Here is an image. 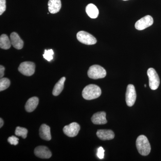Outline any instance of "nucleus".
<instances>
[{
  "label": "nucleus",
  "mask_w": 161,
  "mask_h": 161,
  "mask_svg": "<svg viewBox=\"0 0 161 161\" xmlns=\"http://www.w3.org/2000/svg\"><path fill=\"white\" fill-rule=\"evenodd\" d=\"M80 130V126L79 124L76 122H73L69 125L65 126L63 128L64 133L68 136L73 137L78 135Z\"/></svg>",
  "instance_id": "9"
},
{
  "label": "nucleus",
  "mask_w": 161,
  "mask_h": 161,
  "mask_svg": "<svg viewBox=\"0 0 161 161\" xmlns=\"http://www.w3.org/2000/svg\"><path fill=\"white\" fill-rule=\"evenodd\" d=\"M104 150L103 148L102 147H99L98 150V152H97V156L100 159H102L103 158L104 155Z\"/></svg>",
  "instance_id": "25"
},
{
  "label": "nucleus",
  "mask_w": 161,
  "mask_h": 161,
  "mask_svg": "<svg viewBox=\"0 0 161 161\" xmlns=\"http://www.w3.org/2000/svg\"><path fill=\"white\" fill-rule=\"evenodd\" d=\"M11 43L8 36L6 34L1 35L0 37V47L2 49H8L11 47Z\"/></svg>",
  "instance_id": "19"
},
{
  "label": "nucleus",
  "mask_w": 161,
  "mask_h": 161,
  "mask_svg": "<svg viewBox=\"0 0 161 161\" xmlns=\"http://www.w3.org/2000/svg\"><path fill=\"white\" fill-rule=\"evenodd\" d=\"M153 23V19L151 16L147 15L138 20L135 23L136 29L138 30H143L151 26Z\"/></svg>",
  "instance_id": "8"
},
{
  "label": "nucleus",
  "mask_w": 161,
  "mask_h": 161,
  "mask_svg": "<svg viewBox=\"0 0 161 161\" xmlns=\"http://www.w3.org/2000/svg\"><path fill=\"white\" fill-rule=\"evenodd\" d=\"M97 136L102 140H110L115 137L114 132L111 130H98L96 133Z\"/></svg>",
  "instance_id": "13"
},
{
  "label": "nucleus",
  "mask_w": 161,
  "mask_h": 161,
  "mask_svg": "<svg viewBox=\"0 0 161 161\" xmlns=\"http://www.w3.org/2000/svg\"><path fill=\"white\" fill-rule=\"evenodd\" d=\"M65 80H66V78L65 77H62L56 84L53 91V94L54 96H58L63 91Z\"/></svg>",
  "instance_id": "18"
},
{
  "label": "nucleus",
  "mask_w": 161,
  "mask_h": 161,
  "mask_svg": "<svg viewBox=\"0 0 161 161\" xmlns=\"http://www.w3.org/2000/svg\"><path fill=\"white\" fill-rule=\"evenodd\" d=\"M10 84V80L8 78H1L0 80V91H4L8 88Z\"/></svg>",
  "instance_id": "21"
},
{
  "label": "nucleus",
  "mask_w": 161,
  "mask_h": 161,
  "mask_svg": "<svg viewBox=\"0 0 161 161\" xmlns=\"http://www.w3.org/2000/svg\"><path fill=\"white\" fill-rule=\"evenodd\" d=\"M5 68L3 65L0 66V77L3 78L4 75V71H5Z\"/></svg>",
  "instance_id": "26"
},
{
  "label": "nucleus",
  "mask_w": 161,
  "mask_h": 161,
  "mask_svg": "<svg viewBox=\"0 0 161 161\" xmlns=\"http://www.w3.org/2000/svg\"><path fill=\"white\" fill-rule=\"evenodd\" d=\"M36 65L33 62L25 61L20 64L18 70L23 75L31 76L34 74Z\"/></svg>",
  "instance_id": "6"
},
{
  "label": "nucleus",
  "mask_w": 161,
  "mask_h": 161,
  "mask_svg": "<svg viewBox=\"0 0 161 161\" xmlns=\"http://www.w3.org/2000/svg\"><path fill=\"white\" fill-rule=\"evenodd\" d=\"M6 10V0H0V15H2Z\"/></svg>",
  "instance_id": "24"
},
{
  "label": "nucleus",
  "mask_w": 161,
  "mask_h": 161,
  "mask_svg": "<svg viewBox=\"0 0 161 161\" xmlns=\"http://www.w3.org/2000/svg\"><path fill=\"white\" fill-rule=\"evenodd\" d=\"M0 122H1V124H0V128H2L3 126V125H4V121H3V119L2 118L0 119Z\"/></svg>",
  "instance_id": "27"
},
{
  "label": "nucleus",
  "mask_w": 161,
  "mask_h": 161,
  "mask_svg": "<svg viewBox=\"0 0 161 161\" xmlns=\"http://www.w3.org/2000/svg\"><path fill=\"white\" fill-rule=\"evenodd\" d=\"M28 130L26 128L17 127L16 129L15 134L18 136H22V138L25 139L27 136Z\"/></svg>",
  "instance_id": "20"
},
{
  "label": "nucleus",
  "mask_w": 161,
  "mask_h": 161,
  "mask_svg": "<svg viewBox=\"0 0 161 161\" xmlns=\"http://www.w3.org/2000/svg\"><path fill=\"white\" fill-rule=\"evenodd\" d=\"M77 38L80 43L86 45H94L97 43L96 38L86 31L78 32L77 34Z\"/></svg>",
  "instance_id": "5"
},
{
  "label": "nucleus",
  "mask_w": 161,
  "mask_h": 161,
  "mask_svg": "<svg viewBox=\"0 0 161 161\" xmlns=\"http://www.w3.org/2000/svg\"><path fill=\"white\" fill-rule=\"evenodd\" d=\"M136 147L140 154L142 156H147L150 153L151 147L147 136L140 135L136 140Z\"/></svg>",
  "instance_id": "2"
},
{
  "label": "nucleus",
  "mask_w": 161,
  "mask_h": 161,
  "mask_svg": "<svg viewBox=\"0 0 161 161\" xmlns=\"http://www.w3.org/2000/svg\"><path fill=\"white\" fill-rule=\"evenodd\" d=\"M144 86H145V87H146L147 86V85H144Z\"/></svg>",
  "instance_id": "28"
},
{
  "label": "nucleus",
  "mask_w": 161,
  "mask_h": 161,
  "mask_svg": "<svg viewBox=\"0 0 161 161\" xmlns=\"http://www.w3.org/2000/svg\"><path fill=\"white\" fill-rule=\"evenodd\" d=\"M147 75L150 89L152 90L157 89L160 84V79L155 70L152 68L149 69L147 70Z\"/></svg>",
  "instance_id": "4"
},
{
  "label": "nucleus",
  "mask_w": 161,
  "mask_h": 161,
  "mask_svg": "<svg viewBox=\"0 0 161 161\" xmlns=\"http://www.w3.org/2000/svg\"><path fill=\"white\" fill-rule=\"evenodd\" d=\"M48 10L53 14L57 13L60 11L61 7L60 0H49L48 3Z\"/></svg>",
  "instance_id": "15"
},
{
  "label": "nucleus",
  "mask_w": 161,
  "mask_h": 161,
  "mask_svg": "<svg viewBox=\"0 0 161 161\" xmlns=\"http://www.w3.org/2000/svg\"><path fill=\"white\" fill-rule=\"evenodd\" d=\"M39 98L36 97L30 98L26 102L25 108L26 112H32L36 109L39 104Z\"/></svg>",
  "instance_id": "16"
},
{
  "label": "nucleus",
  "mask_w": 161,
  "mask_h": 161,
  "mask_svg": "<svg viewBox=\"0 0 161 161\" xmlns=\"http://www.w3.org/2000/svg\"><path fill=\"white\" fill-rule=\"evenodd\" d=\"M88 76L93 79H98L105 78L107 75L106 70L102 67L98 65H93L89 69Z\"/></svg>",
  "instance_id": "3"
},
{
  "label": "nucleus",
  "mask_w": 161,
  "mask_h": 161,
  "mask_svg": "<svg viewBox=\"0 0 161 161\" xmlns=\"http://www.w3.org/2000/svg\"><path fill=\"white\" fill-rule=\"evenodd\" d=\"M10 39L11 44L15 48L20 50L23 48L24 45L23 40L16 32L12 33L10 34Z\"/></svg>",
  "instance_id": "11"
},
{
  "label": "nucleus",
  "mask_w": 161,
  "mask_h": 161,
  "mask_svg": "<svg viewBox=\"0 0 161 161\" xmlns=\"http://www.w3.org/2000/svg\"><path fill=\"white\" fill-rule=\"evenodd\" d=\"M106 113L104 112H97L93 115L92 121L95 125H104L107 123Z\"/></svg>",
  "instance_id": "12"
},
{
  "label": "nucleus",
  "mask_w": 161,
  "mask_h": 161,
  "mask_svg": "<svg viewBox=\"0 0 161 161\" xmlns=\"http://www.w3.org/2000/svg\"><path fill=\"white\" fill-rule=\"evenodd\" d=\"M54 55L53 51V49L46 50L44 51L43 57L44 59L48 61H50L53 59V55Z\"/></svg>",
  "instance_id": "22"
},
{
  "label": "nucleus",
  "mask_w": 161,
  "mask_h": 161,
  "mask_svg": "<svg viewBox=\"0 0 161 161\" xmlns=\"http://www.w3.org/2000/svg\"><path fill=\"white\" fill-rule=\"evenodd\" d=\"M86 12L89 17L92 19H96L98 17L99 11L96 6L93 4H89L86 8Z\"/></svg>",
  "instance_id": "17"
},
{
  "label": "nucleus",
  "mask_w": 161,
  "mask_h": 161,
  "mask_svg": "<svg viewBox=\"0 0 161 161\" xmlns=\"http://www.w3.org/2000/svg\"><path fill=\"white\" fill-rule=\"evenodd\" d=\"M123 1H128V0H123Z\"/></svg>",
  "instance_id": "29"
},
{
  "label": "nucleus",
  "mask_w": 161,
  "mask_h": 161,
  "mask_svg": "<svg viewBox=\"0 0 161 161\" xmlns=\"http://www.w3.org/2000/svg\"><path fill=\"white\" fill-rule=\"evenodd\" d=\"M40 136L41 138L46 141H50L51 139L50 128L45 124L41 125L40 129Z\"/></svg>",
  "instance_id": "14"
},
{
  "label": "nucleus",
  "mask_w": 161,
  "mask_h": 161,
  "mask_svg": "<svg viewBox=\"0 0 161 161\" xmlns=\"http://www.w3.org/2000/svg\"><path fill=\"white\" fill-rule=\"evenodd\" d=\"M19 139L14 136H10L8 139V142H9V143L11 145H14L16 146L19 143Z\"/></svg>",
  "instance_id": "23"
},
{
  "label": "nucleus",
  "mask_w": 161,
  "mask_h": 161,
  "mask_svg": "<svg viewBox=\"0 0 161 161\" xmlns=\"http://www.w3.org/2000/svg\"><path fill=\"white\" fill-rule=\"evenodd\" d=\"M35 155L41 158H49L51 157L52 153L48 148L45 146H39L35 149Z\"/></svg>",
  "instance_id": "10"
},
{
  "label": "nucleus",
  "mask_w": 161,
  "mask_h": 161,
  "mask_svg": "<svg viewBox=\"0 0 161 161\" xmlns=\"http://www.w3.org/2000/svg\"><path fill=\"white\" fill-rule=\"evenodd\" d=\"M125 97L127 105L129 107L132 106L135 103L136 98L135 87L133 85L130 84L127 86Z\"/></svg>",
  "instance_id": "7"
},
{
  "label": "nucleus",
  "mask_w": 161,
  "mask_h": 161,
  "mask_svg": "<svg viewBox=\"0 0 161 161\" xmlns=\"http://www.w3.org/2000/svg\"><path fill=\"white\" fill-rule=\"evenodd\" d=\"M101 90L98 86L90 84L84 88L82 92L83 98L86 100H92L98 98L101 95Z\"/></svg>",
  "instance_id": "1"
}]
</instances>
